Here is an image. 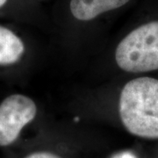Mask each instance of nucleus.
Instances as JSON below:
<instances>
[{"instance_id":"f257e3e1","label":"nucleus","mask_w":158,"mask_h":158,"mask_svg":"<svg viewBox=\"0 0 158 158\" xmlns=\"http://www.w3.org/2000/svg\"><path fill=\"white\" fill-rule=\"evenodd\" d=\"M118 113L131 135L158 139V79L142 77L127 83L120 92Z\"/></svg>"},{"instance_id":"f03ea898","label":"nucleus","mask_w":158,"mask_h":158,"mask_svg":"<svg viewBox=\"0 0 158 158\" xmlns=\"http://www.w3.org/2000/svg\"><path fill=\"white\" fill-rule=\"evenodd\" d=\"M118 68L131 73L158 69V21L143 24L130 32L115 51Z\"/></svg>"},{"instance_id":"7ed1b4c3","label":"nucleus","mask_w":158,"mask_h":158,"mask_svg":"<svg viewBox=\"0 0 158 158\" xmlns=\"http://www.w3.org/2000/svg\"><path fill=\"white\" fill-rule=\"evenodd\" d=\"M36 113V104L29 97L12 94L5 98L0 104V147L10 146L16 141Z\"/></svg>"},{"instance_id":"20e7f679","label":"nucleus","mask_w":158,"mask_h":158,"mask_svg":"<svg viewBox=\"0 0 158 158\" xmlns=\"http://www.w3.org/2000/svg\"><path fill=\"white\" fill-rule=\"evenodd\" d=\"M130 0H71L69 9L75 19L89 21L104 12L125 6Z\"/></svg>"},{"instance_id":"39448f33","label":"nucleus","mask_w":158,"mask_h":158,"mask_svg":"<svg viewBox=\"0 0 158 158\" xmlns=\"http://www.w3.org/2000/svg\"><path fill=\"white\" fill-rule=\"evenodd\" d=\"M25 53L23 40L11 30L0 26V65L18 62Z\"/></svg>"},{"instance_id":"423d86ee","label":"nucleus","mask_w":158,"mask_h":158,"mask_svg":"<svg viewBox=\"0 0 158 158\" xmlns=\"http://www.w3.org/2000/svg\"><path fill=\"white\" fill-rule=\"evenodd\" d=\"M25 158H62L61 156L51 151H36L29 154Z\"/></svg>"},{"instance_id":"0eeeda50","label":"nucleus","mask_w":158,"mask_h":158,"mask_svg":"<svg viewBox=\"0 0 158 158\" xmlns=\"http://www.w3.org/2000/svg\"><path fill=\"white\" fill-rule=\"evenodd\" d=\"M6 2H7V0H0V8L5 6L6 4Z\"/></svg>"}]
</instances>
